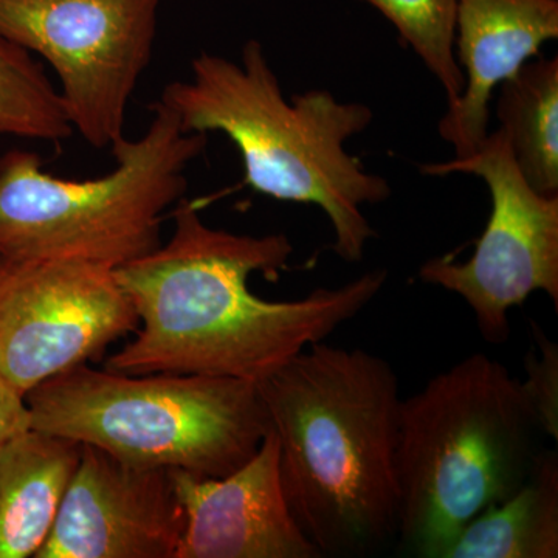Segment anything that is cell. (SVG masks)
<instances>
[{"instance_id": "1", "label": "cell", "mask_w": 558, "mask_h": 558, "mask_svg": "<svg viewBox=\"0 0 558 558\" xmlns=\"http://www.w3.org/2000/svg\"><path fill=\"white\" fill-rule=\"evenodd\" d=\"M167 244L113 270L138 317L135 339L110 355L112 373L197 374L258 384L369 306L387 282L373 270L292 301L259 299L253 274L277 281L293 245L282 233L250 236L213 229L196 204L172 209Z\"/></svg>"}, {"instance_id": "2", "label": "cell", "mask_w": 558, "mask_h": 558, "mask_svg": "<svg viewBox=\"0 0 558 558\" xmlns=\"http://www.w3.org/2000/svg\"><path fill=\"white\" fill-rule=\"evenodd\" d=\"M256 388L290 512L319 556L373 557L396 543L402 399L387 360L318 341Z\"/></svg>"}, {"instance_id": "3", "label": "cell", "mask_w": 558, "mask_h": 558, "mask_svg": "<svg viewBox=\"0 0 558 558\" xmlns=\"http://www.w3.org/2000/svg\"><path fill=\"white\" fill-rule=\"evenodd\" d=\"M161 105L185 132H222L240 150L244 182L271 199L315 205L333 229V252L360 263L377 236L363 207L391 197L347 143L368 130L373 109L312 89L288 100L263 44L248 39L240 61L202 51L191 78L161 92Z\"/></svg>"}, {"instance_id": "4", "label": "cell", "mask_w": 558, "mask_h": 558, "mask_svg": "<svg viewBox=\"0 0 558 558\" xmlns=\"http://www.w3.org/2000/svg\"><path fill=\"white\" fill-rule=\"evenodd\" d=\"M537 432L520 380L481 352L402 400L399 548L439 558L470 520L512 497L531 472Z\"/></svg>"}, {"instance_id": "5", "label": "cell", "mask_w": 558, "mask_h": 558, "mask_svg": "<svg viewBox=\"0 0 558 558\" xmlns=\"http://www.w3.org/2000/svg\"><path fill=\"white\" fill-rule=\"evenodd\" d=\"M142 137L110 146L116 168L61 179L38 154L0 157V260L69 259L117 270L161 245L163 215L185 196L186 170L208 134L185 132L160 101Z\"/></svg>"}, {"instance_id": "6", "label": "cell", "mask_w": 558, "mask_h": 558, "mask_svg": "<svg viewBox=\"0 0 558 558\" xmlns=\"http://www.w3.org/2000/svg\"><path fill=\"white\" fill-rule=\"evenodd\" d=\"M32 428L94 446L126 464L220 478L270 429L256 384L231 377L142 376L80 365L25 396Z\"/></svg>"}, {"instance_id": "7", "label": "cell", "mask_w": 558, "mask_h": 558, "mask_svg": "<svg viewBox=\"0 0 558 558\" xmlns=\"http://www.w3.org/2000/svg\"><path fill=\"white\" fill-rule=\"evenodd\" d=\"M160 0H0V38L49 62L73 132L94 148L124 137L153 58Z\"/></svg>"}, {"instance_id": "8", "label": "cell", "mask_w": 558, "mask_h": 558, "mask_svg": "<svg viewBox=\"0 0 558 558\" xmlns=\"http://www.w3.org/2000/svg\"><path fill=\"white\" fill-rule=\"evenodd\" d=\"M421 174H472L486 182L492 209L475 252L464 263L453 255L428 259L418 269L425 284L457 293L492 344L509 339V311L534 292L558 310V196H543L524 180L502 128L488 132L475 153L442 163H424Z\"/></svg>"}, {"instance_id": "9", "label": "cell", "mask_w": 558, "mask_h": 558, "mask_svg": "<svg viewBox=\"0 0 558 558\" xmlns=\"http://www.w3.org/2000/svg\"><path fill=\"white\" fill-rule=\"evenodd\" d=\"M137 328L134 306L108 267L0 260V376L22 396Z\"/></svg>"}, {"instance_id": "10", "label": "cell", "mask_w": 558, "mask_h": 558, "mask_svg": "<svg viewBox=\"0 0 558 558\" xmlns=\"http://www.w3.org/2000/svg\"><path fill=\"white\" fill-rule=\"evenodd\" d=\"M183 527L171 470L135 468L83 446L35 558H175Z\"/></svg>"}, {"instance_id": "11", "label": "cell", "mask_w": 558, "mask_h": 558, "mask_svg": "<svg viewBox=\"0 0 558 558\" xmlns=\"http://www.w3.org/2000/svg\"><path fill=\"white\" fill-rule=\"evenodd\" d=\"M171 476L185 512L175 558H322L290 512L271 429L229 475L171 470Z\"/></svg>"}, {"instance_id": "12", "label": "cell", "mask_w": 558, "mask_h": 558, "mask_svg": "<svg viewBox=\"0 0 558 558\" xmlns=\"http://www.w3.org/2000/svg\"><path fill=\"white\" fill-rule=\"evenodd\" d=\"M556 39L558 0H454V54L465 86L438 124L454 157L470 156L486 140L499 84Z\"/></svg>"}, {"instance_id": "13", "label": "cell", "mask_w": 558, "mask_h": 558, "mask_svg": "<svg viewBox=\"0 0 558 558\" xmlns=\"http://www.w3.org/2000/svg\"><path fill=\"white\" fill-rule=\"evenodd\" d=\"M81 447L32 427L0 446V558H31L43 548Z\"/></svg>"}, {"instance_id": "14", "label": "cell", "mask_w": 558, "mask_h": 558, "mask_svg": "<svg viewBox=\"0 0 558 558\" xmlns=\"http://www.w3.org/2000/svg\"><path fill=\"white\" fill-rule=\"evenodd\" d=\"M558 454L538 450L523 486L454 535L439 558H557Z\"/></svg>"}, {"instance_id": "15", "label": "cell", "mask_w": 558, "mask_h": 558, "mask_svg": "<svg viewBox=\"0 0 558 558\" xmlns=\"http://www.w3.org/2000/svg\"><path fill=\"white\" fill-rule=\"evenodd\" d=\"M497 119L524 180L558 196V57L534 58L499 84Z\"/></svg>"}, {"instance_id": "16", "label": "cell", "mask_w": 558, "mask_h": 558, "mask_svg": "<svg viewBox=\"0 0 558 558\" xmlns=\"http://www.w3.org/2000/svg\"><path fill=\"white\" fill-rule=\"evenodd\" d=\"M0 134L47 143L73 135L46 70L31 51L5 38H0Z\"/></svg>"}, {"instance_id": "17", "label": "cell", "mask_w": 558, "mask_h": 558, "mask_svg": "<svg viewBox=\"0 0 558 558\" xmlns=\"http://www.w3.org/2000/svg\"><path fill=\"white\" fill-rule=\"evenodd\" d=\"M379 11L400 43L421 58L453 102L464 90V73L454 54V0H360Z\"/></svg>"}, {"instance_id": "18", "label": "cell", "mask_w": 558, "mask_h": 558, "mask_svg": "<svg viewBox=\"0 0 558 558\" xmlns=\"http://www.w3.org/2000/svg\"><path fill=\"white\" fill-rule=\"evenodd\" d=\"M537 352L524 359L526 380L520 381L521 391L534 414L538 432L558 440V344L532 323Z\"/></svg>"}, {"instance_id": "19", "label": "cell", "mask_w": 558, "mask_h": 558, "mask_svg": "<svg viewBox=\"0 0 558 558\" xmlns=\"http://www.w3.org/2000/svg\"><path fill=\"white\" fill-rule=\"evenodd\" d=\"M31 427V410L25 396L0 376V446Z\"/></svg>"}]
</instances>
